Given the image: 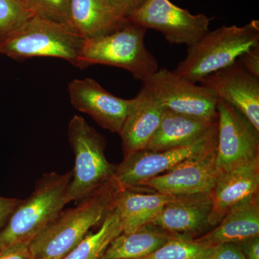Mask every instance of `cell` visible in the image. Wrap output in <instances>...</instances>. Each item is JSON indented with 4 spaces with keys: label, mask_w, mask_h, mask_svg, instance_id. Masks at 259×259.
I'll use <instances>...</instances> for the list:
<instances>
[{
    "label": "cell",
    "mask_w": 259,
    "mask_h": 259,
    "mask_svg": "<svg viewBox=\"0 0 259 259\" xmlns=\"http://www.w3.org/2000/svg\"><path fill=\"white\" fill-rule=\"evenodd\" d=\"M121 189L113 177L76 207L62 209L30 242L32 259L64 258L115 208Z\"/></svg>",
    "instance_id": "cell-1"
},
{
    "label": "cell",
    "mask_w": 259,
    "mask_h": 259,
    "mask_svg": "<svg viewBox=\"0 0 259 259\" xmlns=\"http://www.w3.org/2000/svg\"><path fill=\"white\" fill-rule=\"evenodd\" d=\"M72 171L44 174L30 197L22 200L0 231V249L30 243L69 204L68 190Z\"/></svg>",
    "instance_id": "cell-2"
},
{
    "label": "cell",
    "mask_w": 259,
    "mask_h": 259,
    "mask_svg": "<svg viewBox=\"0 0 259 259\" xmlns=\"http://www.w3.org/2000/svg\"><path fill=\"white\" fill-rule=\"evenodd\" d=\"M259 45V22L244 26H223L209 31L188 47L187 56L174 71L178 76L199 83L213 72L235 62L245 51Z\"/></svg>",
    "instance_id": "cell-3"
},
{
    "label": "cell",
    "mask_w": 259,
    "mask_h": 259,
    "mask_svg": "<svg viewBox=\"0 0 259 259\" xmlns=\"http://www.w3.org/2000/svg\"><path fill=\"white\" fill-rule=\"evenodd\" d=\"M146 31L144 27L127 20L115 31L86 39L78 68L95 64L116 66L143 82L159 69L156 58L145 46Z\"/></svg>",
    "instance_id": "cell-4"
},
{
    "label": "cell",
    "mask_w": 259,
    "mask_h": 259,
    "mask_svg": "<svg viewBox=\"0 0 259 259\" xmlns=\"http://www.w3.org/2000/svg\"><path fill=\"white\" fill-rule=\"evenodd\" d=\"M84 41L69 24L34 15L0 45V55L17 61L58 58L78 68Z\"/></svg>",
    "instance_id": "cell-5"
},
{
    "label": "cell",
    "mask_w": 259,
    "mask_h": 259,
    "mask_svg": "<svg viewBox=\"0 0 259 259\" xmlns=\"http://www.w3.org/2000/svg\"><path fill=\"white\" fill-rule=\"evenodd\" d=\"M70 146L75 156L68 200L81 201L114 177L115 165L105 156V139L81 116L74 115L68 126Z\"/></svg>",
    "instance_id": "cell-6"
},
{
    "label": "cell",
    "mask_w": 259,
    "mask_h": 259,
    "mask_svg": "<svg viewBox=\"0 0 259 259\" xmlns=\"http://www.w3.org/2000/svg\"><path fill=\"white\" fill-rule=\"evenodd\" d=\"M142 83L167 110L200 120L218 119L217 96L174 71L158 69Z\"/></svg>",
    "instance_id": "cell-7"
},
{
    "label": "cell",
    "mask_w": 259,
    "mask_h": 259,
    "mask_svg": "<svg viewBox=\"0 0 259 259\" xmlns=\"http://www.w3.org/2000/svg\"><path fill=\"white\" fill-rule=\"evenodd\" d=\"M215 162L221 172L259 158V131L243 113L218 99Z\"/></svg>",
    "instance_id": "cell-8"
},
{
    "label": "cell",
    "mask_w": 259,
    "mask_h": 259,
    "mask_svg": "<svg viewBox=\"0 0 259 259\" xmlns=\"http://www.w3.org/2000/svg\"><path fill=\"white\" fill-rule=\"evenodd\" d=\"M128 20L147 30H158L170 44L190 47L209 31L211 19L203 14L192 15L170 0H148Z\"/></svg>",
    "instance_id": "cell-9"
},
{
    "label": "cell",
    "mask_w": 259,
    "mask_h": 259,
    "mask_svg": "<svg viewBox=\"0 0 259 259\" xmlns=\"http://www.w3.org/2000/svg\"><path fill=\"white\" fill-rule=\"evenodd\" d=\"M218 134L182 147L151 151L144 149L124 157L115 165L114 178L122 188L141 186L190 158L197 157L217 147Z\"/></svg>",
    "instance_id": "cell-10"
},
{
    "label": "cell",
    "mask_w": 259,
    "mask_h": 259,
    "mask_svg": "<svg viewBox=\"0 0 259 259\" xmlns=\"http://www.w3.org/2000/svg\"><path fill=\"white\" fill-rule=\"evenodd\" d=\"M199 83L239 110L259 131V77L248 72L238 59Z\"/></svg>",
    "instance_id": "cell-11"
},
{
    "label": "cell",
    "mask_w": 259,
    "mask_h": 259,
    "mask_svg": "<svg viewBox=\"0 0 259 259\" xmlns=\"http://www.w3.org/2000/svg\"><path fill=\"white\" fill-rule=\"evenodd\" d=\"M210 195L203 192L173 196L152 224L172 237L194 240L205 234L210 228L212 212Z\"/></svg>",
    "instance_id": "cell-12"
},
{
    "label": "cell",
    "mask_w": 259,
    "mask_h": 259,
    "mask_svg": "<svg viewBox=\"0 0 259 259\" xmlns=\"http://www.w3.org/2000/svg\"><path fill=\"white\" fill-rule=\"evenodd\" d=\"M215 156L216 148L190 158L141 186L171 196L198 192L210 195L221 174L216 165Z\"/></svg>",
    "instance_id": "cell-13"
},
{
    "label": "cell",
    "mask_w": 259,
    "mask_h": 259,
    "mask_svg": "<svg viewBox=\"0 0 259 259\" xmlns=\"http://www.w3.org/2000/svg\"><path fill=\"white\" fill-rule=\"evenodd\" d=\"M70 102L80 112L91 116L104 129L120 133L132 104L116 97L95 79H74L68 86Z\"/></svg>",
    "instance_id": "cell-14"
},
{
    "label": "cell",
    "mask_w": 259,
    "mask_h": 259,
    "mask_svg": "<svg viewBox=\"0 0 259 259\" xmlns=\"http://www.w3.org/2000/svg\"><path fill=\"white\" fill-rule=\"evenodd\" d=\"M166 108L144 86L132 104L119 135L124 157L146 149L161 123Z\"/></svg>",
    "instance_id": "cell-15"
},
{
    "label": "cell",
    "mask_w": 259,
    "mask_h": 259,
    "mask_svg": "<svg viewBox=\"0 0 259 259\" xmlns=\"http://www.w3.org/2000/svg\"><path fill=\"white\" fill-rule=\"evenodd\" d=\"M259 192V158L221 172L210 197L211 226L221 223L233 206Z\"/></svg>",
    "instance_id": "cell-16"
},
{
    "label": "cell",
    "mask_w": 259,
    "mask_h": 259,
    "mask_svg": "<svg viewBox=\"0 0 259 259\" xmlns=\"http://www.w3.org/2000/svg\"><path fill=\"white\" fill-rule=\"evenodd\" d=\"M218 119L204 120L170 110L164 115L146 149L158 151L188 146L218 134Z\"/></svg>",
    "instance_id": "cell-17"
},
{
    "label": "cell",
    "mask_w": 259,
    "mask_h": 259,
    "mask_svg": "<svg viewBox=\"0 0 259 259\" xmlns=\"http://www.w3.org/2000/svg\"><path fill=\"white\" fill-rule=\"evenodd\" d=\"M259 236V192L229 209L212 231L196 238L209 246L236 243Z\"/></svg>",
    "instance_id": "cell-18"
},
{
    "label": "cell",
    "mask_w": 259,
    "mask_h": 259,
    "mask_svg": "<svg viewBox=\"0 0 259 259\" xmlns=\"http://www.w3.org/2000/svg\"><path fill=\"white\" fill-rule=\"evenodd\" d=\"M172 197L146 186L121 189L115 208L122 220V233H133L152 223Z\"/></svg>",
    "instance_id": "cell-19"
},
{
    "label": "cell",
    "mask_w": 259,
    "mask_h": 259,
    "mask_svg": "<svg viewBox=\"0 0 259 259\" xmlns=\"http://www.w3.org/2000/svg\"><path fill=\"white\" fill-rule=\"evenodd\" d=\"M127 21L117 18L104 0H70L69 25L85 40L115 31Z\"/></svg>",
    "instance_id": "cell-20"
},
{
    "label": "cell",
    "mask_w": 259,
    "mask_h": 259,
    "mask_svg": "<svg viewBox=\"0 0 259 259\" xmlns=\"http://www.w3.org/2000/svg\"><path fill=\"white\" fill-rule=\"evenodd\" d=\"M172 236L152 223L131 233H122L107 248L102 259H139L157 250Z\"/></svg>",
    "instance_id": "cell-21"
},
{
    "label": "cell",
    "mask_w": 259,
    "mask_h": 259,
    "mask_svg": "<svg viewBox=\"0 0 259 259\" xmlns=\"http://www.w3.org/2000/svg\"><path fill=\"white\" fill-rule=\"evenodd\" d=\"M122 232V220L115 207L102 221L98 231L88 233L62 259H102L111 242Z\"/></svg>",
    "instance_id": "cell-22"
},
{
    "label": "cell",
    "mask_w": 259,
    "mask_h": 259,
    "mask_svg": "<svg viewBox=\"0 0 259 259\" xmlns=\"http://www.w3.org/2000/svg\"><path fill=\"white\" fill-rule=\"evenodd\" d=\"M213 246L195 240L171 237L157 250L139 259H209Z\"/></svg>",
    "instance_id": "cell-23"
},
{
    "label": "cell",
    "mask_w": 259,
    "mask_h": 259,
    "mask_svg": "<svg viewBox=\"0 0 259 259\" xmlns=\"http://www.w3.org/2000/svg\"><path fill=\"white\" fill-rule=\"evenodd\" d=\"M34 15L23 2L0 0V45Z\"/></svg>",
    "instance_id": "cell-24"
},
{
    "label": "cell",
    "mask_w": 259,
    "mask_h": 259,
    "mask_svg": "<svg viewBox=\"0 0 259 259\" xmlns=\"http://www.w3.org/2000/svg\"><path fill=\"white\" fill-rule=\"evenodd\" d=\"M25 4L40 18L69 24L70 0H25Z\"/></svg>",
    "instance_id": "cell-25"
},
{
    "label": "cell",
    "mask_w": 259,
    "mask_h": 259,
    "mask_svg": "<svg viewBox=\"0 0 259 259\" xmlns=\"http://www.w3.org/2000/svg\"><path fill=\"white\" fill-rule=\"evenodd\" d=\"M112 13L121 20H128L148 0H104Z\"/></svg>",
    "instance_id": "cell-26"
},
{
    "label": "cell",
    "mask_w": 259,
    "mask_h": 259,
    "mask_svg": "<svg viewBox=\"0 0 259 259\" xmlns=\"http://www.w3.org/2000/svg\"><path fill=\"white\" fill-rule=\"evenodd\" d=\"M209 259H246L241 250L234 243H223L213 246Z\"/></svg>",
    "instance_id": "cell-27"
},
{
    "label": "cell",
    "mask_w": 259,
    "mask_h": 259,
    "mask_svg": "<svg viewBox=\"0 0 259 259\" xmlns=\"http://www.w3.org/2000/svg\"><path fill=\"white\" fill-rule=\"evenodd\" d=\"M0 259H32L30 243H18L1 248Z\"/></svg>",
    "instance_id": "cell-28"
},
{
    "label": "cell",
    "mask_w": 259,
    "mask_h": 259,
    "mask_svg": "<svg viewBox=\"0 0 259 259\" xmlns=\"http://www.w3.org/2000/svg\"><path fill=\"white\" fill-rule=\"evenodd\" d=\"M238 60L248 72L259 77V45L245 51L238 58Z\"/></svg>",
    "instance_id": "cell-29"
},
{
    "label": "cell",
    "mask_w": 259,
    "mask_h": 259,
    "mask_svg": "<svg viewBox=\"0 0 259 259\" xmlns=\"http://www.w3.org/2000/svg\"><path fill=\"white\" fill-rule=\"evenodd\" d=\"M21 201L18 199L8 198L0 196V231L9 221Z\"/></svg>",
    "instance_id": "cell-30"
},
{
    "label": "cell",
    "mask_w": 259,
    "mask_h": 259,
    "mask_svg": "<svg viewBox=\"0 0 259 259\" xmlns=\"http://www.w3.org/2000/svg\"><path fill=\"white\" fill-rule=\"evenodd\" d=\"M236 245L239 247L246 259H259V236L248 238Z\"/></svg>",
    "instance_id": "cell-31"
},
{
    "label": "cell",
    "mask_w": 259,
    "mask_h": 259,
    "mask_svg": "<svg viewBox=\"0 0 259 259\" xmlns=\"http://www.w3.org/2000/svg\"><path fill=\"white\" fill-rule=\"evenodd\" d=\"M19 1L23 2V3H25V0H19ZM25 5H26V4H25Z\"/></svg>",
    "instance_id": "cell-32"
}]
</instances>
